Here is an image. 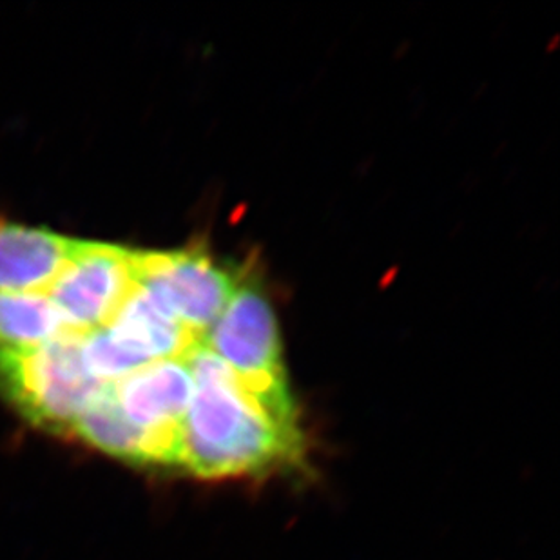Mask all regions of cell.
<instances>
[{"mask_svg":"<svg viewBox=\"0 0 560 560\" xmlns=\"http://www.w3.org/2000/svg\"><path fill=\"white\" fill-rule=\"evenodd\" d=\"M137 250L74 240L59 275L46 289L71 332L106 328L137 289Z\"/></svg>","mask_w":560,"mask_h":560,"instance_id":"5b68a950","label":"cell"},{"mask_svg":"<svg viewBox=\"0 0 560 560\" xmlns=\"http://www.w3.org/2000/svg\"><path fill=\"white\" fill-rule=\"evenodd\" d=\"M66 332L46 292H0V354H24Z\"/></svg>","mask_w":560,"mask_h":560,"instance_id":"30bf717a","label":"cell"},{"mask_svg":"<svg viewBox=\"0 0 560 560\" xmlns=\"http://www.w3.org/2000/svg\"><path fill=\"white\" fill-rule=\"evenodd\" d=\"M186 361L192 396L178 466L200 479H233L300 463L303 435L298 419L259 401L203 345Z\"/></svg>","mask_w":560,"mask_h":560,"instance_id":"6da1fadb","label":"cell"},{"mask_svg":"<svg viewBox=\"0 0 560 560\" xmlns=\"http://www.w3.org/2000/svg\"><path fill=\"white\" fill-rule=\"evenodd\" d=\"M201 345L222 360L259 401L285 418L298 419L287 385L280 328L256 275L242 270L233 298Z\"/></svg>","mask_w":560,"mask_h":560,"instance_id":"7a4b0ae2","label":"cell"},{"mask_svg":"<svg viewBox=\"0 0 560 560\" xmlns=\"http://www.w3.org/2000/svg\"><path fill=\"white\" fill-rule=\"evenodd\" d=\"M124 418L153 439L165 465L178 466L182 430L192 396V377L186 360L149 363L122 380L109 383Z\"/></svg>","mask_w":560,"mask_h":560,"instance_id":"8992f818","label":"cell"},{"mask_svg":"<svg viewBox=\"0 0 560 560\" xmlns=\"http://www.w3.org/2000/svg\"><path fill=\"white\" fill-rule=\"evenodd\" d=\"M106 330L140 366L156 361L186 360L201 343L196 334L138 285Z\"/></svg>","mask_w":560,"mask_h":560,"instance_id":"52a82bcc","label":"cell"},{"mask_svg":"<svg viewBox=\"0 0 560 560\" xmlns=\"http://www.w3.org/2000/svg\"><path fill=\"white\" fill-rule=\"evenodd\" d=\"M69 435H79L91 446L138 465H165L164 455L153 439L124 418L109 385L85 408Z\"/></svg>","mask_w":560,"mask_h":560,"instance_id":"9c48e42d","label":"cell"},{"mask_svg":"<svg viewBox=\"0 0 560 560\" xmlns=\"http://www.w3.org/2000/svg\"><path fill=\"white\" fill-rule=\"evenodd\" d=\"M73 245L62 234L0 220V292H46Z\"/></svg>","mask_w":560,"mask_h":560,"instance_id":"ba28073f","label":"cell"},{"mask_svg":"<svg viewBox=\"0 0 560 560\" xmlns=\"http://www.w3.org/2000/svg\"><path fill=\"white\" fill-rule=\"evenodd\" d=\"M82 336L66 332L24 354H0V392L27 419L60 434H71L77 419L106 388L85 365Z\"/></svg>","mask_w":560,"mask_h":560,"instance_id":"3957f363","label":"cell"},{"mask_svg":"<svg viewBox=\"0 0 560 560\" xmlns=\"http://www.w3.org/2000/svg\"><path fill=\"white\" fill-rule=\"evenodd\" d=\"M135 270L137 285L200 339L228 307L242 276L201 247L137 250Z\"/></svg>","mask_w":560,"mask_h":560,"instance_id":"277c9868","label":"cell"}]
</instances>
